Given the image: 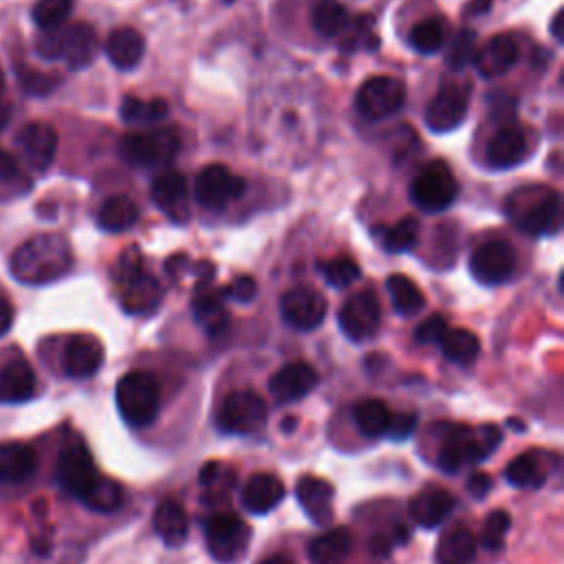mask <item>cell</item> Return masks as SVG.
<instances>
[{
	"label": "cell",
	"instance_id": "bcb514c9",
	"mask_svg": "<svg viewBox=\"0 0 564 564\" xmlns=\"http://www.w3.org/2000/svg\"><path fill=\"white\" fill-rule=\"evenodd\" d=\"M511 529V516L505 509H496L485 518L481 531V544L489 551H500L505 546L507 533Z\"/></svg>",
	"mask_w": 564,
	"mask_h": 564
},
{
	"label": "cell",
	"instance_id": "2e32d148",
	"mask_svg": "<svg viewBox=\"0 0 564 564\" xmlns=\"http://www.w3.org/2000/svg\"><path fill=\"white\" fill-rule=\"evenodd\" d=\"M472 275L487 287L503 285L516 271V253L505 240H487L478 245L470 258Z\"/></svg>",
	"mask_w": 564,
	"mask_h": 564
},
{
	"label": "cell",
	"instance_id": "52a82bcc",
	"mask_svg": "<svg viewBox=\"0 0 564 564\" xmlns=\"http://www.w3.org/2000/svg\"><path fill=\"white\" fill-rule=\"evenodd\" d=\"M181 150V137L174 128L131 133L122 139V157L131 166L161 168L168 166Z\"/></svg>",
	"mask_w": 564,
	"mask_h": 564
},
{
	"label": "cell",
	"instance_id": "f1b7e54d",
	"mask_svg": "<svg viewBox=\"0 0 564 564\" xmlns=\"http://www.w3.org/2000/svg\"><path fill=\"white\" fill-rule=\"evenodd\" d=\"M36 393V373L23 358L0 369V404H23Z\"/></svg>",
	"mask_w": 564,
	"mask_h": 564
},
{
	"label": "cell",
	"instance_id": "ee69618b",
	"mask_svg": "<svg viewBox=\"0 0 564 564\" xmlns=\"http://www.w3.org/2000/svg\"><path fill=\"white\" fill-rule=\"evenodd\" d=\"M318 269L323 278L327 280V285L334 290H347L353 282L360 280V264L351 258H334V260H320Z\"/></svg>",
	"mask_w": 564,
	"mask_h": 564
},
{
	"label": "cell",
	"instance_id": "4316f807",
	"mask_svg": "<svg viewBox=\"0 0 564 564\" xmlns=\"http://www.w3.org/2000/svg\"><path fill=\"white\" fill-rule=\"evenodd\" d=\"M487 163L494 170H509L516 168L527 157V139L516 126H503L498 128L485 150Z\"/></svg>",
	"mask_w": 564,
	"mask_h": 564
},
{
	"label": "cell",
	"instance_id": "f35d334b",
	"mask_svg": "<svg viewBox=\"0 0 564 564\" xmlns=\"http://www.w3.org/2000/svg\"><path fill=\"white\" fill-rule=\"evenodd\" d=\"M439 347H441L445 360L461 364V366H467L481 353L478 338L467 329H448L443 340L439 342Z\"/></svg>",
	"mask_w": 564,
	"mask_h": 564
},
{
	"label": "cell",
	"instance_id": "277c9868",
	"mask_svg": "<svg viewBox=\"0 0 564 564\" xmlns=\"http://www.w3.org/2000/svg\"><path fill=\"white\" fill-rule=\"evenodd\" d=\"M115 402L122 419L131 428H148L159 413V382L148 371H133L117 382Z\"/></svg>",
	"mask_w": 564,
	"mask_h": 564
},
{
	"label": "cell",
	"instance_id": "603a6c76",
	"mask_svg": "<svg viewBox=\"0 0 564 564\" xmlns=\"http://www.w3.org/2000/svg\"><path fill=\"white\" fill-rule=\"evenodd\" d=\"M296 498L312 522L329 524L334 520V500L336 489L327 478L320 476H303L296 485Z\"/></svg>",
	"mask_w": 564,
	"mask_h": 564
},
{
	"label": "cell",
	"instance_id": "6125c7cd",
	"mask_svg": "<svg viewBox=\"0 0 564 564\" xmlns=\"http://www.w3.org/2000/svg\"><path fill=\"white\" fill-rule=\"evenodd\" d=\"M5 87V76H3V69H0V91H3Z\"/></svg>",
	"mask_w": 564,
	"mask_h": 564
},
{
	"label": "cell",
	"instance_id": "11a10c76",
	"mask_svg": "<svg viewBox=\"0 0 564 564\" xmlns=\"http://www.w3.org/2000/svg\"><path fill=\"white\" fill-rule=\"evenodd\" d=\"M489 487H492V481L485 476V474H472L470 476V481H467V489H470V494L472 496H476V498H485V494L489 492Z\"/></svg>",
	"mask_w": 564,
	"mask_h": 564
},
{
	"label": "cell",
	"instance_id": "6f0895ef",
	"mask_svg": "<svg viewBox=\"0 0 564 564\" xmlns=\"http://www.w3.org/2000/svg\"><path fill=\"white\" fill-rule=\"evenodd\" d=\"M260 564H296V562L290 560L287 555H271V557H264Z\"/></svg>",
	"mask_w": 564,
	"mask_h": 564
},
{
	"label": "cell",
	"instance_id": "e575fe53",
	"mask_svg": "<svg viewBox=\"0 0 564 564\" xmlns=\"http://www.w3.org/2000/svg\"><path fill=\"white\" fill-rule=\"evenodd\" d=\"M386 290H388V296H391V303H393L395 312L404 318L417 316L426 307V296L417 287V282L410 280L404 273H393L386 280Z\"/></svg>",
	"mask_w": 564,
	"mask_h": 564
},
{
	"label": "cell",
	"instance_id": "44dd1931",
	"mask_svg": "<svg viewBox=\"0 0 564 564\" xmlns=\"http://www.w3.org/2000/svg\"><path fill=\"white\" fill-rule=\"evenodd\" d=\"M153 203L174 223H185L190 218V188L183 174L163 172L153 181L150 188Z\"/></svg>",
	"mask_w": 564,
	"mask_h": 564
},
{
	"label": "cell",
	"instance_id": "ab89813d",
	"mask_svg": "<svg viewBox=\"0 0 564 564\" xmlns=\"http://www.w3.org/2000/svg\"><path fill=\"white\" fill-rule=\"evenodd\" d=\"M445 27H448L445 21L439 16L426 19L415 25L408 41L417 54H424V56L439 54L445 47Z\"/></svg>",
	"mask_w": 564,
	"mask_h": 564
},
{
	"label": "cell",
	"instance_id": "d6a6232c",
	"mask_svg": "<svg viewBox=\"0 0 564 564\" xmlns=\"http://www.w3.org/2000/svg\"><path fill=\"white\" fill-rule=\"evenodd\" d=\"M353 538L347 529H329L312 540L309 560L312 564H345L351 555Z\"/></svg>",
	"mask_w": 564,
	"mask_h": 564
},
{
	"label": "cell",
	"instance_id": "ac0fdd59",
	"mask_svg": "<svg viewBox=\"0 0 564 564\" xmlns=\"http://www.w3.org/2000/svg\"><path fill=\"white\" fill-rule=\"evenodd\" d=\"M318 384V371L307 362H292L278 369L269 380V393L278 404H294L307 397Z\"/></svg>",
	"mask_w": 564,
	"mask_h": 564
},
{
	"label": "cell",
	"instance_id": "836d02e7",
	"mask_svg": "<svg viewBox=\"0 0 564 564\" xmlns=\"http://www.w3.org/2000/svg\"><path fill=\"white\" fill-rule=\"evenodd\" d=\"M137 218H139L137 203L124 194H115L106 199L98 212V225L111 234L131 229L137 223Z\"/></svg>",
	"mask_w": 564,
	"mask_h": 564
},
{
	"label": "cell",
	"instance_id": "7402d4cb",
	"mask_svg": "<svg viewBox=\"0 0 564 564\" xmlns=\"http://www.w3.org/2000/svg\"><path fill=\"white\" fill-rule=\"evenodd\" d=\"M104 364V347L93 336H74L63 353V369L74 380L93 377Z\"/></svg>",
	"mask_w": 564,
	"mask_h": 564
},
{
	"label": "cell",
	"instance_id": "ffe728a7",
	"mask_svg": "<svg viewBox=\"0 0 564 564\" xmlns=\"http://www.w3.org/2000/svg\"><path fill=\"white\" fill-rule=\"evenodd\" d=\"M16 144L23 150V157L30 163V168L45 172L56 159L58 133L54 126L45 122H32L25 128H21Z\"/></svg>",
	"mask_w": 564,
	"mask_h": 564
},
{
	"label": "cell",
	"instance_id": "30bf717a",
	"mask_svg": "<svg viewBox=\"0 0 564 564\" xmlns=\"http://www.w3.org/2000/svg\"><path fill=\"white\" fill-rule=\"evenodd\" d=\"M267 424V404L253 391L229 393L216 415V426L227 435H253Z\"/></svg>",
	"mask_w": 564,
	"mask_h": 564
},
{
	"label": "cell",
	"instance_id": "be15d7a7",
	"mask_svg": "<svg viewBox=\"0 0 564 564\" xmlns=\"http://www.w3.org/2000/svg\"><path fill=\"white\" fill-rule=\"evenodd\" d=\"M227 3H229V0H227Z\"/></svg>",
	"mask_w": 564,
	"mask_h": 564
},
{
	"label": "cell",
	"instance_id": "5bb4252c",
	"mask_svg": "<svg viewBox=\"0 0 564 564\" xmlns=\"http://www.w3.org/2000/svg\"><path fill=\"white\" fill-rule=\"evenodd\" d=\"M342 334L351 342H366L375 338L382 325V305L373 290H362L353 294L340 309L338 316Z\"/></svg>",
	"mask_w": 564,
	"mask_h": 564
},
{
	"label": "cell",
	"instance_id": "3957f363",
	"mask_svg": "<svg viewBox=\"0 0 564 564\" xmlns=\"http://www.w3.org/2000/svg\"><path fill=\"white\" fill-rule=\"evenodd\" d=\"M36 52L45 60H65L71 71L91 67L98 54V34L89 23H76L56 32H45L36 43Z\"/></svg>",
	"mask_w": 564,
	"mask_h": 564
},
{
	"label": "cell",
	"instance_id": "9f6ffc18",
	"mask_svg": "<svg viewBox=\"0 0 564 564\" xmlns=\"http://www.w3.org/2000/svg\"><path fill=\"white\" fill-rule=\"evenodd\" d=\"M494 0H470L467 5V16H483L489 12Z\"/></svg>",
	"mask_w": 564,
	"mask_h": 564
},
{
	"label": "cell",
	"instance_id": "e0dca14e",
	"mask_svg": "<svg viewBox=\"0 0 564 564\" xmlns=\"http://www.w3.org/2000/svg\"><path fill=\"white\" fill-rule=\"evenodd\" d=\"M470 104L467 87L456 82L443 84L426 109V124L435 133H450L465 122Z\"/></svg>",
	"mask_w": 564,
	"mask_h": 564
},
{
	"label": "cell",
	"instance_id": "4dcf8cb0",
	"mask_svg": "<svg viewBox=\"0 0 564 564\" xmlns=\"http://www.w3.org/2000/svg\"><path fill=\"white\" fill-rule=\"evenodd\" d=\"M146 54V43L142 34L133 27H120L111 32L106 38V56L111 65L120 71H131L135 69Z\"/></svg>",
	"mask_w": 564,
	"mask_h": 564
},
{
	"label": "cell",
	"instance_id": "94428289",
	"mask_svg": "<svg viewBox=\"0 0 564 564\" xmlns=\"http://www.w3.org/2000/svg\"><path fill=\"white\" fill-rule=\"evenodd\" d=\"M8 122H10V109L0 102V131L8 126Z\"/></svg>",
	"mask_w": 564,
	"mask_h": 564
},
{
	"label": "cell",
	"instance_id": "9a60e30c",
	"mask_svg": "<svg viewBox=\"0 0 564 564\" xmlns=\"http://www.w3.org/2000/svg\"><path fill=\"white\" fill-rule=\"evenodd\" d=\"M327 298L314 287H294L280 298V316L296 331H314L327 318Z\"/></svg>",
	"mask_w": 564,
	"mask_h": 564
},
{
	"label": "cell",
	"instance_id": "c3c4849f",
	"mask_svg": "<svg viewBox=\"0 0 564 564\" xmlns=\"http://www.w3.org/2000/svg\"><path fill=\"white\" fill-rule=\"evenodd\" d=\"M16 76H19V84L23 87V91H27L30 95H38V98L49 95L60 84V76L36 71L32 67H16Z\"/></svg>",
	"mask_w": 564,
	"mask_h": 564
},
{
	"label": "cell",
	"instance_id": "8d00e7d4",
	"mask_svg": "<svg viewBox=\"0 0 564 564\" xmlns=\"http://www.w3.org/2000/svg\"><path fill=\"white\" fill-rule=\"evenodd\" d=\"M391 417H393V413L388 410V406L382 399H362L353 408L356 426L366 439L386 437L388 426H391Z\"/></svg>",
	"mask_w": 564,
	"mask_h": 564
},
{
	"label": "cell",
	"instance_id": "6da1fadb",
	"mask_svg": "<svg viewBox=\"0 0 564 564\" xmlns=\"http://www.w3.org/2000/svg\"><path fill=\"white\" fill-rule=\"evenodd\" d=\"M12 273L23 285H49L74 267V251L65 236L43 234L23 242L12 253Z\"/></svg>",
	"mask_w": 564,
	"mask_h": 564
},
{
	"label": "cell",
	"instance_id": "cb8c5ba5",
	"mask_svg": "<svg viewBox=\"0 0 564 564\" xmlns=\"http://www.w3.org/2000/svg\"><path fill=\"white\" fill-rule=\"evenodd\" d=\"M408 509L419 527L437 529L452 514L454 496L439 485H426L413 496Z\"/></svg>",
	"mask_w": 564,
	"mask_h": 564
},
{
	"label": "cell",
	"instance_id": "680465c9",
	"mask_svg": "<svg viewBox=\"0 0 564 564\" xmlns=\"http://www.w3.org/2000/svg\"><path fill=\"white\" fill-rule=\"evenodd\" d=\"M296 428H298V419H296V417H287L285 421H282V426H280V430L287 432V435H292Z\"/></svg>",
	"mask_w": 564,
	"mask_h": 564
},
{
	"label": "cell",
	"instance_id": "91938a15",
	"mask_svg": "<svg viewBox=\"0 0 564 564\" xmlns=\"http://www.w3.org/2000/svg\"><path fill=\"white\" fill-rule=\"evenodd\" d=\"M560 21H562V12H557L555 16H553V25H551V32H553V36H555V41L557 43H562V32H560Z\"/></svg>",
	"mask_w": 564,
	"mask_h": 564
},
{
	"label": "cell",
	"instance_id": "f6af8a7d",
	"mask_svg": "<svg viewBox=\"0 0 564 564\" xmlns=\"http://www.w3.org/2000/svg\"><path fill=\"white\" fill-rule=\"evenodd\" d=\"M82 503H84L89 509H93V511L111 514V511H115V509L122 507V503H124V489H122V485H120L117 481L104 476V478L100 481V485H98Z\"/></svg>",
	"mask_w": 564,
	"mask_h": 564
},
{
	"label": "cell",
	"instance_id": "7bdbcfd3",
	"mask_svg": "<svg viewBox=\"0 0 564 564\" xmlns=\"http://www.w3.org/2000/svg\"><path fill=\"white\" fill-rule=\"evenodd\" d=\"M417 240H419V223L415 216H404L393 227H384L382 232V242L393 253L410 251L417 245Z\"/></svg>",
	"mask_w": 564,
	"mask_h": 564
},
{
	"label": "cell",
	"instance_id": "484cf974",
	"mask_svg": "<svg viewBox=\"0 0 564 564\" xmlns=\"http://www.w3.org/2000/svg\"><path fill=\"white\" fill-rule=\"evenodd\" d=\"M38 470V456L32 445L8 441L0 443V483H27Z\"/></svg>",
	"mask_w": 564,
	"mask_h": 564
},
{
	"label": "cell",
	"instance_id": "60d3db41",
	"mask_svg": "<svg viewBox=\"0 0 564 564\" xmlns=\"http://www.w3.org/2000/svg\"><path fill=\"white\" fill-rule=\"evenodd\" d=\"M168 115V102L161 98L155 100H135L126 98L122 104V120L126 124H155Z\"/></svg>",
	"mask_w": 564,
	"mask_h": 564
},
{
	"label": "cell",
	"instance_id": "d590c367",
	"mask_svg": "<svg viewBox=\"0 0 564 564\" xmlns=\"http://www.w3.org/2000/svg\"><path fill=\"white\" fill-rule=\"evenodd\" d=\"M192 316L210 338L223 336L229 327V316L223 307L221 296L216 294H199L192 301Z\"/></svg>",
	"mask_w": 564,
	"mask_h": 564
},
{
	"label": "cell",
	"instance_id": "d4e9b609",
	"mask_svg": "<svg viewBox=\"0 0 564 564\" xmlns=\"http://www.w3.org/2000/svg\"><path fill=\"white\" fill-rule=\"evenodd\" d=\"M518 58H520L518 43L509 34H498L489 38L481 52H476L474 65L483 78L494 80L505 76L509 69H514Z\"/></svg>",
	"mask_w": 564,
	"mask_h": 564
},
{
	"label": "cell",
	"instance_id": "ba28073f",
	"mask_svg": "<svg viewBox=\"0 0 564 564\" xmlns=\"http://www.w3.org/2000/svg\"><path fill=\"white\" fill-rule=\"evenodd\" d=\"M205 544L210 555L221 564H236L245 557L251 529L236 514H216L205 522Z\"/></svg>",
	"mask_w": 564,
	"mask_h": 564
},
{
	"label": "cell",
	"instance_id": "7a4b0ae2",
	"mask_svg": "<svg viewBox=\"0 0 564 564\" xmlns=\"http://www.w3.org/2000/svg\"><path fill=\"white\" fill-rule=\"evenodd\" d=\"M500 443V430L494 426H445L441 448H439V467L445 474H456L467 465L483 463Z\"/></svg>",
	"mask_w": 564,
	"mask_h": 564
},
{
	"label": "cell",
	"instance_id": "d6986e66",
	"mask_svg": "<svg viewBox=\"0 0 564 564\" xmlns=\"http://www.w3.org/2000/svg\"><path fill=\"white\" fill-rule=\"evenodd\" d=\"M557 467V454L544 450H529L514 459L507 470L505 478L509 485L520 489H538L546 483V478Z\"/></svg>",
	"mask_w": 564,
	"mask_h": 564
},
{
	"label": "cell",
	"instance_id": "f907efd6",
	"mask_svg": "<svg viewBox=\"0 0 564 564\" xmlns=\"http://www.w3.org/2000/svg\"><path fill=\"white\" fill-rule=\"evenodd\" d=\"M256 292H258V287H256V280L253 278L238 275L223 290V296L232 298L234 303L245 305V303H251L256 298Z\"/></svg>",
	"mask_w": 564,
	"mask_h": 564
},
{
	"label": "cell",
	"instance_id": "b9f144b4",
	"mask_svg": "<svg viewBox=\"0 0 564 564\" xmlns=\"http://www.w3.org/2000/svg\"><path fill=\"white\" fill-rule=\"evenodd\" d=\"M76 0H38L34 5L32 19L43 32H56L71 16Z\"/></svg>",
	"mask_w": 564,
	"mask_h": 564
},
{
	"label": "cell",
	"instance_id": "4fadbf2b",
	"mask_svg": "<svg viewBox=\"0 0 564 564\" xmlns=\"http://www.w3.org/2000/svg\"><path fill=\"white\" fill-rule=\"evenodd\" d=\"M406 102V87L388 76L369 78L356 98L358 113L369 122H382L395 115Z\"/></svg>",
	"mask_w": 564,
	"mask_h": 564
},
{
	"label": "cell",
	"instance_id": "7c38bea8",
	"mask_svg": "<svg viewBox=\"0 0 564 564\" xmlns=\"http://www.w3.org/2000/svg\"><path fill=\"white\" fill-rule=\"evenodd\" d=\"M245 190H247V183L242 177L234 174L229 168L221 163H212L199 172L194 183V199L203 210L221 212L232 201L242 196Z\"/></svg>",
	"mask_w": 564,
	"mask_h": 564
},
{
	"label": "cell",
	"instance_id": "5b68a950",
	"mask_svg": "<svg viewBox=\"0 0 564 564\" xmlns=\"http://www.w3.org/2000/svg\"><path fill=\"white\" fill-rule=\"evenodd\" d=\"M117 285L122 307L128 314H150L163 298L159 282L144 269V258L137 253V249L122 253L117 267Z\"/></svg>",
	"mask_w": 564,
	"mask_h": 564
},
{
	"label": "cell",
	"instance_id": "83f0119b",
	"mask_svg": "<svg viewBox=\"0 0 564 564\" xmlns=\"http://www.w3.org/2000/svg\"><path fill=\"white\" fill-rule=\"evenodd\" d=\"M285 498V485L273 474H253L242 487L240 503L249 514L262 516L275 509Z\"/></svg>",
	"mask_w": 564,
	"mask_h": 564
},
{
	"label": "cell",
	"instance_id": "681fc988",
	"mask_svg": "<svg viewBox=\"0 0 564 564\" xmlns=\"http://www.w3.org/2000/svg\"><path fill=\"white\" fill-rule=\"evenodd\" d=\"M448 329H450V327H448V320H445L443 316L435 314V316L426 318V320L417 327L415 340H417L419 345H439V342L443 340V336H445Z\"/></svg>",
	"mask_w": 564,
	"mask_h": 564
},
{
	"label": "cell",
	"instance_id": "74e56055",
	"mask_svg": "<svg viewBox=\"0 0 564 564\" xmlns=\"http://www.w3.org/2000/svg\"><path fill=\"white\" fill-rule=\"evenodd\" d=\"M312 25L325 38H336L347 32L349 12L338 0H316L312 8Z\"/></svg>",
	"mask_w": 564,
	"mask_h": 564
},
{
	"label": "cell",
	"instance_id": "1f68e13d",
	"mask_svg": "<svg viewBox=\"0 0 564 564\" xmlns=\"http://www.w3.org/2000/svg\"><path fill=\"white\" fill-rule=\"evenodd\" d=\"M478 551L476 535L465 527L456 524L448 529L435 551L437 564H472Z\"/></svg>",
	"mask_w": 564,
	"mask_h": 564
},
{
	"label": "cell",
	"instance_id": "f5cc1de1",
	"mask_svg": "<svg viewBox=\"0 0 564 564\" xmlns=\"http://www.w3.org/2000/svg\"><path fill=\"white\" fill-rule=\"evenodd\" d=\"M19 177V163L16 159L5 153L3 148H0V181L8 183V181H14Z\"/></svg>",
	"mask_w": 564,
	"mask_h": 564
},
{
	"label": "cell",
	"instance_id": "8992f818",
	"mask_svg": "<svg viewBox=\"0 0 564 564\" xmlns=\"http://www.w3.org/2000/svg\"><path fill=\"white\" fill-rule=\"evenodd\" d=\"M524 201L509 199V218L529 236H553L562 227V203L553 190H522Z\"/></svg>",
	"mask_w": 564,
	"mask_h": 564
},
{
	"label": "cell",
	"instance_id": "db71d44e",
	"mask_svg": "<svg viewBox=\"0 0 564 564\" xmlns=\"http://www.w3.org/2000/svg\"><path fill=\"white\" fill-rule=\"evenodd\" d=\"M14 325V309L5 296H0V338H3Z\"/></svg>",
	"mask_w": 564,
	"mask_h": 564
},
{
	"label": "cell",
	"instance_id": "f546056e",
	"mask_svg": "<svg viewBox=\"0 0 564 564\" xmlns=\"http://www.w3.org/2000/svg\"><path fill=\"white\" fill-rule=\"evenodd\" d=\"M153 527H155V533L161 538V542L170 549L181 546L190 533L188 514L183 505L172 498H166L163 503L157 505L153 516Z\"/></svg>",
	"mask_w": 564,
	"mask_h": 564
},
{
	"label": "cell",
	"instance_id": "9c48e42d",
	"mask_svg": "<svg viewBox=\"0 0 564 564\" xmlns=\"http://www.w3.org/2000/svg\"><path fill=\"white\" fill-rule=\"evenodd\" d=\"M459 194V183L443 161H432L428 163L413 181L410 185V199L413 203L428 212V214H439L448 210Z\"/></svg>",
	"mask_w": 564,
	"mask_h": 564
},
{
	"label": "cell",
	"instance_id": "8fae6325",
	"mask_svg": "<svg viewBox=\"0 0 564 564\" xmlns=\"http://www.w3.org/2000/svg\"><path fill=\"white\" fill-rule=\"evenodd\" d=\"M56 476H58L60 487H63L67 494L76 496L78 500H84V498L100 485V481L104 478V476L98 472V465H95L91 452H89L87 445L80 443V441L69 443V445L60 452Z\"/></svg>",
	"mask_w": 564,
	"mask_h": 564
},
{
	"label": "cell",
	"instance_id": "7dc6e473",
	"mask_svg": "<svg viewBox=\"0 0 564 564\" xmlns=\"http://www.w3.org/2000/svg\"><path fill=\"white\" fill-rule=\"evenodd\" d=\"M474 58H476V34L470 30H463L448 45V54H445L448 67L454 71H461L467 65H472Z\"/></svg>",
	"mask_w": 564,
	"mask_h": 564
},
{
	"label": "cell",
	"instance_id": "816d5d0a",
	"mask_svg": "<svg viewBox=\"0 0 564 564\" xmlns=\"http://www.w3.org/2000/svg\"><path fill=\"white\" fill-rule=\"evenodd\" d=\"M417 415L415 413H399L391 417V426L386 437H391L393 441H406L413 437L415 428H417Z\"/></svg>",
	"mask_w": 564,
	"mask_h": 564
}]
</instances>
